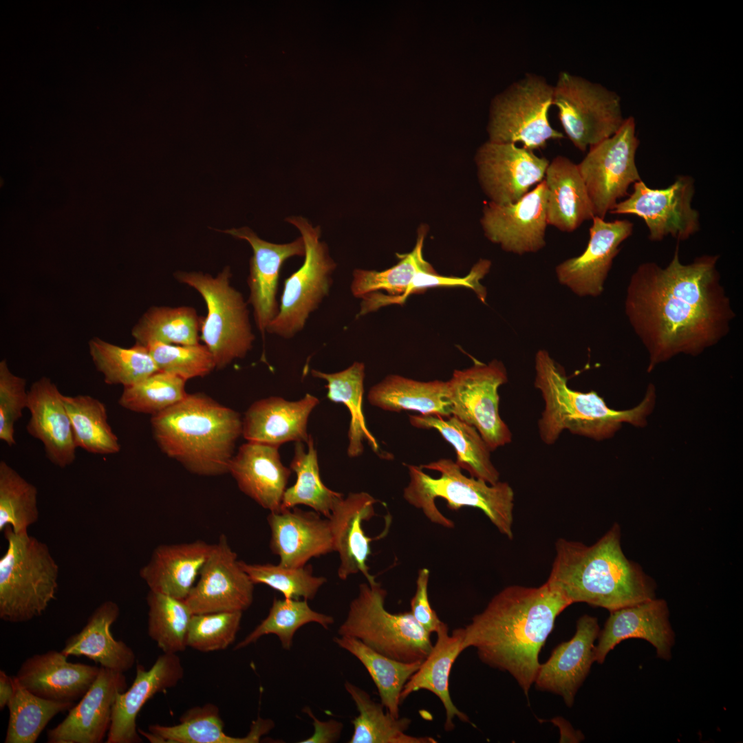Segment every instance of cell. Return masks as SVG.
Masks as SVG:
<instances>
[{
	"label": "cell",
	"instance_id": "1",
	"mask_svg": "<svg viewBox=\"0 0 743 743\" xmlns=\"http://www.w3.org/2000/svg\"><path fill=\"white\" fill-rule=\"evenodd\" d=\"M718 259L704 255L682 263L677 244L665 267L644 262L632 274L625 313L649 354V372L678 354L698 355L729 334L735 314Z\"/></svg>",
	"mask_w": 743,
	"mask_h": 743
},
{
	"label": "cell",
	"instance_id": "2",
	"mask_svg": "<svg viewBox=\"0 0 743 743\" xmlns=\"http://www.w3.org/2000/svg\"><path fill=\"white\" fill-rule=\"evenodd\" d=\"M570 603L546 582L506 587L464 629L462 648L473 647L484 664L508 672L528 697L539 654L557 616Z\"/></svg>",
	"mask_w": 743,
	"mask_h": 743
},
{
	"label": "cell",
	"instance_id": "3",
	"mask_svg": "<svg viewBox=\"0 0 743 743\" xmlns=\"http://www.w3.org/2000/svg\"><path fill=\"white\" fill-rule=\"evenodd\" d=\"M621 537L616 523L591 546L557 539L546 583L570 605L585 603L610 612L654 599V580L627 558Z\"/></svg>",
	"mask_w": 743,
	"mask_h": 743
},
{
	"label": "cell",
	"instance_id": "4",
	"mask_svg": "<svg viewBox=\"0 0 743 743\" xmlns=\"http://www.w3.org/2000/svg\"><path fill=\"white\" fill-rule=\"evenodd\" d=\"M153 438L161 451L189 471L204 476L228 473L242 419L235 411L202 393L151 416Z\"/></svg>",
	"mask_w": 743,
	"mask_h": 743
},
{
	"label": "cell",
	"instance_id": "5",
	"mask_svg": "<svg viewBox=\"0 0 743 743\" xmlns=\"http://www.w3.org/2000/svg\"><path fill=\"white\" fill-rule=\"evenodd\" d=\"M534 385L541 394L544 409L537 423L541 441L554 444L565 430L572 434L603 440L612 437L623 422L641 426L652 409L654 389L648 387L644 400L636 407L615 410L596 391L570 388L564 369L545 349L535 358Z\"/></svg>",
	"mask_w": 743,
	"mask_h": 743
},
{
	"label": "cell",
	"instance_id": "6",
	"mask_svg": "<svg viewBox=\"0 0 743 743\" xmlns=\"http://www.w3.org/2000/svg\"><path fill=\"white\" fill-rule=\"evenodd\" d=\"M407 467L409 482L403 497L432 523L449 528L454 527L453 521L443 515L435 505V499L442 498L451 510L465 506L481 510L501 534L510 540L513 539L515 494L508 482L499 481L490 484L481 479L467 477L455 462L447 458Z\"/></svg>",
	"mask_w": 743,
	"mask_h": 743
},
{
	"label": "cell",
	"instance_id": "7",
	"mask_svg": "<svg viewBox=\"0 0 743 743\" xmlns=\"http://www.w3.org/2000/svg\"><path fill=\"white\" fill-rule=\"evenodd\" d=\"M3 532L8 542L0 559V618L23 623L40 616L54 599L59 568L47 545L10 526Z\"/></svg>",
	"mask_w": 743,
	"mask_h": 743
},
{
	"label": "cell",
	"instance_id": "8",
	"mask_svg": "<svg viewBox=\"0 0 743 743\" xmlns=\"http://www.w3.org/2000/svg\"><path fill=\"white\" fill-rule=\"evenodd\" d=\"M386 596L387 591L378 582L361 583L338 629V635L357 638L374 651L401 662H422L433 648L431 634L410 611L388 612L385 607Z\"/></svg>",
	"mask_w": 743,
	"mask_h": 743
},
{
	"label": "cell",
	"instance_id": "9",
	"mask_svg": "<svg viewBox=\"0 0 743 743\" xmlns=\"http://www.w3.org/2000/svg\"><path fill=\"white\" fill-rule=\"evenodd\" d=\"M174 276L196 290L206 304L200 339L213 355L216 369H224L234 360L244 358L252 347L255 335L248 303L230 284V268H224L215 277L200 272H177Z\"/></svg>",
	"mask_w": 743,
	"mask_h": 743
},
{
	"label": "cell",
	"instance_id": "10",
	"mask_svg": "<svg viewBox=\"0 0 743 743\" xmlns=\"http://www.w3.org/2000/svg\"><path fill=\"white\" fill-rule=\"evenodd\" d=\"M553 85L542 76L527 73L494 97L490 107L489 141L521 143L534 151L550 140L564 138L549 122Z\"/></svg>",
	"mask_w": 743,
	"mask_h": 743
},
{
	"label": "cell",
	"instance_id": "11",
	"mask_svg": "<svg viewBox=\"0 0 743 743\" xmlns=\"http://www.w3.org/2000/svg\"><path fill=\"white\" fill-rule=\"evenodd\" d=\"M286 220L301 233L305 246L304 262L285 279L279 312L266 332L289 339L303 330L310 314L328 296L336 264L327 245L320 241L319 226L313 227L301 217Z\"/></svg>",
	"mask_w": 743,
	"mask_h": 743
},
{
	"label": "cell",
	"instance_id": "12",
	"mask_svg": "<svg viewBox=\"0 0 743 743\" xmlns=\"http://www.w3.org/2000/svg\"><path fill=\"white\" fill-rule=\"evenodd\" d=\"M552 105L566 134L583 152L614 135L625 120L615 91L566 71L553 85Z\"/></svg>",
	"mask_w": 743,
	"mask_h": 743
},
{
	"label": "cell",
	"instance_id": "13",
	"mask_svg": "<svg viewBox=\"0 0 743 743\" xmlns=\"http://www.w3.org/2000/svg\"><path fill=\"white\" fill-rule=\"evenodd\" d=\"M639 140L629 116L612 136L589 148L577 164L595 217L605 219L631 184L641 180L636 164Z\"/></svg>",
	"mask_w": 743,
	"mask_h": 743
},
{
	"label": "cell",
	"instance_id": "14",
	"mask_svg": "<svg viewBox=\"0 0 743 743\" xmlns=\"http://www.w3.org/2000/svg\"><path fill=\"white\" fill-rule=\"evenodd\" d=\"M507 382L506 367L497 360L455 370L447 381L451 415L474 427L491 451L512 441L499 411L498 389Z\"/></svg>",
	"mask_w": 743,
	"mask_h": 743
},
{
	"label": "cell",
	"instance_id": "15",
	"mask_svg": "<svg viewBox=\"0 0 743 743\" xmlns=\"http://www.w3.org/2000/svg\"><path fill=\"white\" fill-rule=\"evenodd\" d=\"M695 193L694 180L678 175L664 189H652L642 180L633 184V191L618 202L612 214L634 215L643 219L649 230V238L659 241L667 236L685 241L700 229V216L691 203Z\"/></svg>",
	"mask_w": 743,
	"mask_h": 743
},
{
	"label": "cell",
	"instance_id": "16",
	"mask_svg": "<svg viewBox=\"0 0 743 743\" xmlns=\"http://www.w3.org/2000/svg\"><path fill=\"white\" fill-rule=\"evenodd\" d=\"M255 584L222 535L184 599L193 614L242 612L252 603Z\"/></svg>",
	"mask_w": 743,
	"mask_h": 743
},
{
	"label": "cell",
	"instance_id": "17",
	"mask_svg": "<svg viewBox=\"0 0 743 743\" xmlns=\"http://www.w3.org/2000/svg\"><path fill=\"white\" fill-rule=\"evenodd\" d=\"M476 161L484 190L501 205L517 202L540 183L550 162L516 144L489 140L479 149Z\"/></svg>",
	"mask_w": 743,
	"mask_h": 743
},
{
	"label": "cell",
	"instance_id": "18",
	"mask_svg": "<svg viewBox=\"0 0 743 743\" xmlns=\"http://www.w3.org/2000/svg\"><path fill=\"white\" fill-rule=\"evenodd\" d=\"M547 188L544 180L515 203L491 202L484 208L482 224L486 236L506 252H536L546 245L548 225Z\"/></svg>",
	"mask_w": 743,
	"mask_h": 743
},
{
	"label": "cell",
	"instance_id": "19",
	"mask_svg": "<svg viewBox=\"0 0 743 743\" xmlns=\"http://www.w3.org/2000/svg\"><path fill=\"white\" fill-rule=\"evenodd\" d=\"M633 226L627 219L606 222L594 217L585 250L556 267L559 283L579 297L599 296L619 247L631 236Z\"/></svg>",
	"mask_w": 743,
	"mask_h": 743
},
{
	"label": "cell",
	"instance_id": "20",
	"mask_svg": "<svg viewBox=\"0 0 743 743\" xmlns=\"http://www.w3.org/2000/svg\"><path fill=\"white\" fill-rule=\"evenodd\" d=\"M223 232L246 240L252 249L247 279L250 290L248 303L253 308L256 325L264 340L268 325L279 312L277 294L282 265L290 257L305 256L303 239L301 236L290 243L274 244L261 239L248 227Z\"/></svg>",
	"mask_w": 743,
	"mask_h": 743
},
{
	"label": "cell",
	"instance_id": "21",
	"mask_svg": "<svg viewBox=\"0 0 743 743\" xmlns=\"http://www.w3.org/2000/svg\"><path fill=\"white\" fill-rule=\"evenodd\" d=\"M127 687L124 673L100 667L80 702L65 718L47 731L48 743H100L108 733L114 703Z\"/></svg>",
	"mask_w": 743,
	"mask_h": 743
},
{
	"label": "cell",
	"instance_id": "22",
	"mask_svg": "<svg viewBox=\"0 0 743 743\" xmlns=\"http://www.w3.org/2000/svg\"><path fill=\"white\" fill-rule=\"evenodd\" d=\"M594 647L595 661L603 663L608 653L629 638H642L656 649L657 656L671 658L675 634L669 621V610L663 599L654 598L610 612Z\"/></svg>",
	"mask_w": 743,
	"mask_h": 743
},
{
	"label": "cell",
	"instance_id": "23",
	"mask_svg": "<svg viewBox=\"0 0 743 743\" xmlns=\"http://www.w3.org/2000/svg\"><path fill=\"white\" fill-rule=\"evenodd\" d=\"M599 632L596 617L581 616L574 636L557 646L548 660L540 664L534 681L536 687L561 696L571 707L595 661L594 643Z\"/></svg>",
	"mask_w": 743,
	"mask_h": 743
},
{
	"label": "cell",
	"instance_id": "24",
	"mask_svg": "<svg viewBox=\"0 0 743 743\" xmlns=\"http://www.w3.org/2000/svg\"><path fill=\"white\" fill-rule=\"evenodd\" d=\"M184 674V667L177 654L163 653L149 669L138 664L130 688L116 696L106 742H142L136 725L141 709L155 694L177 685Z\"/></svg>",
	"mask_w": 743,
	"mask_h": 743
},
{
	"label": "cell",
	"instance_id": "25",
	"mask_svg": "<svg viewBox=\"0 0 743 743\" xmlns=\"http://www.w3.org/2000/svg\"><path fill=\"white\" fill-rule=\"evenodd\" d=\"M378 502L366 492L350 493L334 506L329 518L334 551L339 555L338 576L346 580L350 575L361 573L367 582L376 581L369 573L367 561L372 553L370 543L385 537L387 526L378 537L370 538L363 528V521L375 516Z\"/></svg>",
	"mask_w": 743,
	"mask_h": 743
},
{
	"label": "cell",
	"instance_id": "26",
	"mask_svg": "<svg viewBox=\"0 0 743 743\" xmlns=\"http://www.w3.org/2000/svg\"><path fill=\"white\" fill-rule=\"evenodd\" d=\"M267 521L271 530L270 548L286 568L305 566L313 557L334 551L329 519L316 511L298 508L270 512Z\"/></svg>",
	"mask_w": 743,
	"mask_h": 743
},
{
	"label": "cell",
	"instance_id": "27",
	"mask_svg": "<svg viewBox=\"0 0 743 743\" xmlns=\"http://www.w3.org/2000/svg\"><path fill=\"white\" fill-rule=\"evenodd\" d=\"M57 386L47 377L36 380L28 390V433L40 440L46 457L64 469L76 460V446L71 421Z\"/></svg>",
	"mask_w": 743,
	"mask_h": 743
},
{
	"label": "cell",
	"instance_id": "28",
	"mask_svg": "<svg viewBox=\"0 0 743 743\" xmlns=\"http://www.w3.org/2000/svg\"><path fill=\"white\" fill-rule=\"evenodd\" d=\"M99 671L97 666L67 661L61 651L50 650L25 659L14 677L39 697L73 702L85 694Z\"/></svg>",
	"mask_w": 743,
	"mask_h": 743
},
{
	"label": "cell",
	"instance_id": "29",
	"mask_svg": "<svg viewBox=\"0 0 743 743\" xmlns=\"http://www.w3.org/2000/svg\"><path fill=\"white\" fill-rule=\"evenodd\" d=\"M228 473L239 489L270 512L281 510L291 469L280 458L279 447L248 442L232 457Z\"/></svg>",
	"mask_w": 743,
	"mask_h": 743
},
{
	"label": "cell",
	"instance_id": "30",
	"mask_svg": "<svg viewBox=\"0 0 743 743\" xmlns=\"http://www.w3.org/2000/svg\"><path fill=\"white\" fill-rule=\"evenodd\" d=\"M319 403L310 394L297 401L271 396L252 403L242 420V435L248 442L279 447L288 442L306 443L309 416Z\"/></svg>",
	"mask_w": 743,
	"mask_h": 743
},
{
	"label": "cell",
	"instance_id": "31",
	"mask_svg": "<svg viewBox=\"0 0 743 743\" xmlns=\"http://www.w3.org/2000/svg\"><path fill=\"white\" fill-rule=\"evenodd\" d=\"M213 544L202 540L162 544L153 551L140 576L150 590L184 600L195 585Z\"/></svg>",
	"mask_w": 743,
	"mask_h": 743
},
{
	"label": "cell",
	"instance_id": "32",
	"mask_svg": "<svg viewBox=\"0 0 743 743\" xmlns=\"http://www.w3.org/2000/svg\"><path fill=\"white\" fill-rule=\"evenodd\" d=\"M274 725L271 720L258 717L245 737H233L224 732L218 707L206 703L189 709L177 724H151L149 732L138 729V733L152 743H257Z\"/></svg>",
	"mask_w": 743,
	"mask_h": 743
},
{
	"label": "cell",
	"instance_id": "33",
	"mask_svg": "<svg viewBox=\"0 0 743 743\" xmlns=\"http://www.w3.org/2000/svg\"><path fill=\"white\" fill-rule=\"evenodd\" d=\"M548 224L563 232H572L595 216L577 164L556 156L546 169Z\"/></svg>",
	"mask_w": 743,
	"mask_h": 743
},
{
	"label": "cell",
	"instance_id": "34",
	"mask_svg": "<svg viewBox=\"0 0 743 743\" xmlns=\"http://www.w3.org/2000/svg\"><path fill=\"white\" fill-rule=\"evenodd\" d=\"M437 640L427 657L422 662L417 671L405 684L400 696L401 702L410 694L424 689L435 694L445 709L444 730L454 729L453 720L470 722L469 717L453 704L449 689V675L452 666L463 652V627L455 629L449 634L448 625L443 623L436 632Z\"/></svg>",
	"mask_w": 743,
	"mask_h": 743
},
{
	"label": "cell",
	"instance_id": "35",
	"mask_svg": "<svg viewBox=\"0 0 743 743\" xmlns=\"http://www.w3.org/2000/svg\"><path fill=\"white\" fill-rule=\"evenodd\" d=\"M119 614L116 603H102L84 627L66 640L62 653L67 657L84 656L100 667L122 673L131 669L136 663L134 652L123 641L114 639L110 630Z\"/></svg>",
	"mask_w": 743,
	"mask_h": 743
},
{
	"label": "cell",
	"instance_id": "36",
	"mask_svg": "<svg viewBox=\"0 0 743 743\" xmlns=\"http://www.w3.org/2000/svg\"><path fill=\"white\" fill-rule=\"evenodd\" d=\"M367 399L371 405L389 411L451 416L447 381L422 382L390 374L370 389Z\"/></svg>",
	"mask_w": 743,
	"mask_h": 743
},
{
	"label": "cell",
	"instance_id": "37",
	"mask_svg": "<svg viewBox=\"0 0 743 743\" xmlns=\"http://www.w3.org/2000/svg\"><path fill=\"white\" fill-rule=\"evenodd\" d=\"M412 426L435 429L450 443L456 453V464L470 476L490 484L499 481V473L491 458V449L477 430L456 416L446 418L433 415H409Z\"/></svg>",
	"mask_w": 743,
	"mask_h": 743
},
{
	"label": "cell",
	"instance_id": "38",
	"mask_svg": "<svg viewBox=\"0 0 743 743\" xmlns=\"http://www.w3.org/2000/svg\"><path fill=\"white\" fill-rule=\"evenodd\" d=\"M345 690L354 701L358 715L352 720L353 735L349 743H436L429 736H413L406 733L411 720L395 718L381 704L373 700L365 690L349 681Z\"/></svg>",
	"mask_w": 743,
	"mask_h": 743
},
{
	"label": "cell",
	"instance_id": "39",
	"mask_svg": "<svg viewBox=\"0 0 743 743\" xmlns=\"http://www.w3.org/2000/svg\"><path fill=\"white\" fill-rule=\"evenodd\" d=\"M365 370V364L360 362H354L349 367L335 373L311 370L312 376L327 382V398L334 402L344 404L350 413L347 448L350 457L363 453L365 440L375 452L380 451L378 444L366 426L363 411Z\"/></svg>",
	"mask_w": 743,
	"mask_h": 743
},
{
	"label": "cell",
	"instance_id": "40",
	"mask_svg": "<svg viewBox=\"0 0 743 743\" xmlns=\"http://www.w3.org/2000/svg\"><path fill=\"white\" fill-rule=\"evenodd\" d=\"M334 642L362 663L378 689L381 704L391 715L399 718L402 691L422 662L405 663L389 658L350 636H335Z\"/></svg>",
	"mask_w": 743,
	"mask_h": 743
},
{
	"label": "cell",
	"instance_id": "41",
	"mask_svg": "<svg viewBox=\"0 0 743 743\" xmlns=\"http://www.w3.org/2000/svg\"><path fill=\"white\" fill-rule=\"evenodd\" d=\"M306 444L308 451L305 450L303 442H296L290 469L297 474V478L292 486L286 488L281 510L302 504L329 518L334 506L343 495L328 488L323 483L312 436L310 435Z\"/></svg>",
	"mask_w": 743,
	"mask_h": 743
},
{
	"label": "cell",
	"instance_id": "42",
	"mask_svg": "<svg viewBox=\"0 0 743 743\" xmlns=\"http://www.w3.org/2000/svg\"><path fill=\"white\" fill-rule=\"evenodd\" d=\"M202 317L193 307L152 306L135 324L131 335L136 345L153 342L195 345L200 339Z\"/></svg>",
	"mask_w": 743,
	"mask_h": 743
},
{
	"label": "cell",
	"instance_id": "43",
	"mask_svg": "<svg viewBox=\"0 0 743 743\" xmlns=\"http://www.w3.org/2000/svg\"><path fill=\"white\" fill-rule=\"evenodd\" d=\"M76 447L99 455L120 451L118 438L109 422L104 403L88 395L63 396Z\"/></svg>",
	"mask_w": 743,
	"mask_h": 743
},
{
	"label": "cell",
	"instance_id": "44",
	"mask_svg": "<svg viewBox=\"0 0 743 743\" xmlns=\"http://www.w3.org/2000/svg\"><path fill=\"white\" fill-rule=\"evenodd\" d=\"M96 369L108 385H133L159 371L147 349L135 344L124 348L94 337L88 343Z\"/></svg>",
	"mask_w": 743,
	"mask_h": 743
},
{
	"label": "cell",
	"instance_id": "45",
	"mask_svg": "<svg viewBox=\"0 0 743 743\" xmlns=\"http://www.w3.org/2000/svg\"><path fill=\"white\" fill-rule=\"evenodd\" d=\"M13 678L14 692L8 704L9 720L4 742L34 743L48 722L57 714L69 710L73 703L39 697Z\"/></svg>",
	"mask_w": 743,
	"mask_h": 743
},
{
	"label": "cell",
	"instance_id": "46",
	"mask_svg": "<svg viewBox=\"0 0 743 743\" xmlns=\"http://www.w3.org/2000/svg\"><path fill=\"white\" fill-rule=\"evenodd\" d=\"M148 634L163 653L177 654L187 647L193 615L184 600L149 590L147 596Z\"/></svg>",
	"mask_w": 743,
	"mask_h": 743
},
{
	"label": "cell",
	"instance_id": "47",
	"mask_svg": "<svg viewBox=\"0 0 743 743\" xmlns=\"http://www.w3.org/2000/svg\"><path fill=\"white\" fill-rule=\"evenodd\" d=\"M331 616L317 612L309 606L308 600L274 598L268 616L234 649L244 648L255 643L261 637L274 634L283 649L289 650L297 631L309 623H316L323 628L333 624Z\"/></svg>",
	"mask_w": 743,
	"mask_h": 743
},
{
	"label": "cell",
	"instance_id": "48",
	"mask_svg": "<svg viewBox=\"0 0 743 743\" xmlns=\"http://www.w3.org/2000/svg\"><path fill=\"white\" fill-rule=\"evenodd\" d=\"M38 490L6 461H0V530L28 531L39 519Z\"/></svg>",
	"mask_w": 743,
	"mask_h": 743
},
{
	"label": "cell",
	"instance_id": "49",
	"mask_svg": "<svg viewBox=\"0 0 743 743\" xmlns=\"http://www.w3.org/2000/svg\"><path fill=\"white\" fill-rule=\"evenodd\" d=\"M424 235L421 234L413 250L400 255V261L383 271L356 269L353 272L350 286L352 294L358 298L379 291H386L390 296L402 295L420 270H433L422 255Z\"/></svg>",
	"mask_w": 743,
	"mask_h": 743
},
{
	"label": "cell",
	"instance_id": "50",
	"mask_svg": "<svg viewBox=\"0 0 743 743\" xmlns=\"http://www.w3.org/2000/svg\"><path fill=\"white\" fill-rule=\"evenodd\" d=\"M186 381L158 371L133 385L124 387L118 404L133 412L158 414L187 396Z\"/></svg>",
	"mask_w": 743,
	"mask_h": 743
},
{
	"label": "cell",
	"instance_id": "51",
	"mask_svg": "<svg viewBox=\"0 0 743 743\" xmlns=\"http://www.w3.org/2000/svg\"><path fill=\"white\" fill-rule=\"evenodd\" d=\"M239 563L255 585H266L282 593L285 599L312 600L327 581L314 576L310 565L292 568L279 564Z\"/></svg>",
	"mask_w": 743,
	"mask_h": 743
},
{
	"label": "cell",
	"instance_id": "52",
	"mask_svg": "<svg viewBox=\"0 0 743 743\" xmlns=\"http://www.w3.org/2000/svg\"><path fill=\"white\" fill-rule=\"evenodd\" d=\"M144 347L159 371L185 380L205 376L216 368L213 355L204 344L175 345L153 342Z\"/></svg>",
	"mask_w": 743,
	"mask_h": 743
},
{
	"label": "cell",
	"instance_id": "53",
	"mask_svg": "<svg viewBox=\"0 0 743 743\" xmlns=\"http://www.w3.org/2000/svg\"><path fill=\"white\" fill-rule=\"evenodd\" d=\"M242 612L193 614L187 634V647L201 652L226 649L235 641Z\"/></svg>",
	"mask_w": 743,
	"mask_h": 743
},
{
	"label": "cell",
	"instance_id": "54",
	"mask_svg": "<svg viewBox=\"0 0 743 743\" xmlns=\"http://www.w3.org/2000/svg\"><path fill=\"white\" fill-rule=\"evenodd\" d=\"M491 262L486 259L480 260L464 277H444L435 272L434 270H420L413 277L407 291L400 296H390L378 292L372 294L371 305L376 310L383 306L405 302L411 294L424 291L428 288L436 287L461 286L473 290L480 300L484 303L486 298V288L480 281L488 273Z\"/></svg>",
	"mask_w": 743,
	"mask_h": 743
},
{
	"label": "cell",
	"instance_id": "55",
	"mask_svg": "<svg viewBox=\"0 0 743 743\" xmlns=\"http://www.w3.org/2000/svg\"><path fill=\"white\" fill-rule=\"evenodd\" d=\"M26 380L13 374L6 360L0 362V440L12 446L16 444L14 425L28 408Z\"/></svg>",
	"mask_w": 743,
	"mask_h": 743
},
{
	"label": "cell",
	"instance_id": "56",
	"mask_svg": "<svg viewBox=\"0 0 743 743\" xmlns=\"http://www.w3.org/2000/svg\"><path fill=\"white\" fill-rule=\"evenodd\" d=\"M429 570L423 568L418 570L416 589L410 601L411 610L415 619L429 633L437 632L444 622L432 608L428 596Z\"/></svg>",
	"mask_w": 743,
	"mask_h": 743
},
{
	"label": "cell",
	"instance_id": "57",
	"mask_svg": "<svg viewBox=\"0 0 743 743\" xmlns=\"http://www.w3.org/2000/svg\"><path fill=\"white\" fill-rule=\"evenodd\" d=\"M303 711L312 720L314 731L310 737L299 742L332 743L338 740L343 730V724L341 722L333 719L327 721L319 720L308 707H305Z\"/></svg>",
	"mask_w": 743,
	"mask_h": 743
},
{
	"label": "cell",
	"instance_id": "58",
	"mask_svg": "<svg viewBox=\"0 0 743 743\" xmlns=\"http://www.w3.org/2000/svg\"><path fill=\"white\" fill-rule=\"evenodd\" d=\"M14 692L13 676H8L3 670L0 671V709L3 710L11 700Z\"/></svg>",
	"mask_w": 743,
	"mask_h": 743
}]
</instances>
